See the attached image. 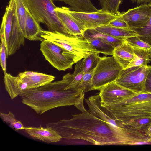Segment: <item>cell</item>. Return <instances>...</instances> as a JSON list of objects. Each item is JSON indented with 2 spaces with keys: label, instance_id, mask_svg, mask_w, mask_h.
Instances as JSON below:
<instances>
[{
  "label": "cell",
  "instance_id": "cell-33",
  "mask_svg": "<svg viewBox=\"0 0 151 151\" xmlns=\"http://www.w3.org/2000/svg\"><path fill=\"white\" fill-rule=\"evenodd\" d=\"M0 62V65L4 73H6V50L4 40L1 39Z\"/></svg>",
  "mask_w": 151,
  "mask_h": 151
},
{
  "label": "cell",
  "instance_id": "cell-37",
  "mask_svg": "<svg viewBox=\"0 0 151 151\" xmlns=\"http://www.w3.org/2000/svg\"><path fill=\"white\" fill-rule=\"evenodd\" d=\"M133 3H137V4L149 3L151 0H131Z\"/></svg>",
  "mask_w": 151,
  "mask_h": 151
},
{
  "label": "cell",
  "instance_id": "cell-28",
  "mask_svg": "<svg viewBox=\"0 0 151 151\" xmlns=\"http://www.w3.org/2000/svg\"><path fill=\"white\" fill-rule=\"evenodd\" d=\"M0 117L4 123L7 124L15 131L24 130L25 127L22 122L17 120L11 111H9L7 113L0 112Z\"/></svg>",
  "mask_w": 151,
  "mask_h": 151
},
{
  "label": "cell",
  "instance_id": "cell-6",
  "mask_svg": "<svg viewBox=\"0 0 151 151\" xmlns=\"http://www.w3.org/2000/svg\"><path fill=\"white\" fill-rule=\"evenodd\" d=\"M40 50L45 60L60 71L71 69L73 64L81 60L64 48L46 40L41 43Z\"/></svg>",
  "mask_w": 151,
  "mask_h": 151
},
{
  "label": "cell",
  "instance_id": "cell-18",
  "mask_svg": "<svg viewBox=\"0 0 151 151\" xmlns=\"http://www.w3.org/2000/svg\"><path fill=\"white\" fill-rule=\"evenodd\" d=\"M27 8L25 26V38L30 41H40L44 39L40 36L43 29Z\"/></svg>",
  "mask_w": 151,
  "mask_h": 151
},
{
  "label": "cell",
  "instance_id": "cell-31",
  "mask_svg": "<svg viewBox=\"0 0 151 151\" xmlns=\"http://www.w3.org/2000/svg\"><path fill=\"white\" fill-rule=\"evenodd\" d=\"M122 0H105L104 5L101 9L114 15L121 16V13L119 12V9Z\"/></svg>",
  "mask_w": 151,
  "mask_h": 151
},
{
  "label": "cell",
  "instance_id": "cell-10",
  "mask_svg": "<svg viewBox=\"0 0 151 151\" xmlns=\"http://www.w3.org/2000/svg\"><path fill=\"white\" fill-rule=\"evenodd\" d=\"M101 103L110 105L132 96L136 93L112 82L103 86L99 90Z\"/></svg>",
  "mask_w": 151,
  "mask_h": 151
},
{
  "label": "cell",
  "instance_id": "cell-30",
  "mask_svg": "<svg viewBox=\"0 0 151 151\" xmlns=\"http://www.w3.org/2000/svg\"><path fill=\"white\" fill-rule=\"evenodd\" d=\"M99 53L96 52L86 57L82 60H81L82 69L84 73L91 70L94 63L97 62L99 57Z\"/></svg>",
  "mask_w": 151,
  "mask_h": 151
},
{
  "label": "cell",
  "instance_id": "cell-26",
  "mask_svg": "<svg viewBox=\"0 0 151 151\" xmlns=\"http://www.w3.org/2000/svg\"><path fill=\"white\" fill-rule=\"evenodd\" d=\"M85 32L90 34L89 35L99 38L115 47L122 43L125 40L101 33L96 31L95 29H88Z\"/></svg>",
  "mask_w": 151,
  "mask_h": 151
},
{
  "label": "cell",
  "instance_id": "cell-19",
  "mask_svg": "<svg viewBox=\"0 0 151 151\" xmlns=\"http://www.w3.org/2000/svg\"><path fill=\"white\" fill-rule=\"evenodd\" d=\"M95 29L101 33L124 40L131 37L138 36L135 31L130 29L119 28L108 25L98 27Z\"/></svg>",
  "mask_w": 151,
  "mask_h": 151
},
{
  "label": "cell",
  "instance_id": "cell-1",
  "mask_svg": "<svg viewBox=\"0 0 151 151\" xmlns=\"http://www.w3.org/2000/svg\"><path fill=\"white\" fill-rule=\"evenodd\" d=\"M69 119L50 122L46 126L55 130L62 139H79L99 145H129L144 144L145 134L125 126H115L86 109Z\"/></svg>",
  "mask_w": 151,
  "mask_h": 151
},
{
  "label": "cell",
  "instance_id": "cell-38",
  "mask_svg": "<svg viewBox=\"0 0 151 151\" xmlns=\"http://www.w3.org/2000/svg\"><path fill=\"white\" fill-rule=\"evenodd\" d=\"M145 134L147 136L151 141V124L150 125L147 130L145 133Z\"/></svg>",
  "mask_w": 151,
  "mask_h": 151
},
{
  "label": "cell",
  "instance_id": "cell-8",
  "mask_svg": "<svg viewBox=\"0 0 151 151\" xmlns=\"http://www.w3.org/2000/svg\"><path fill=\"white\" fill-rule=\"evenodd\" d=\"M147 73V65L128 68L123 69L115 82L121 86L135 93L143 92Z\"/></svg>",
  "mask_w": 151,
  "mask_h": 151
},
{
  "label": "cell",
  "instance_id": "cell-21",
  "mask_svg": "<svg viewBox=\"0 0 151 151\" xmlns=\"http://www.w3.org/2000/svg\"><path fill=\"white\" fill-rule=\"evenodd\" d=\"M63 2L70 6V9L82 12H93L98 9L92 3L91 0H53Z\"/></svg>",
  "mask_w": 151,
  "mask_h": 151
},
{
  "label": "cell",
  "instance_id": "cell-24",
  "mask_svg": "<svg viewBox=\"0 0 151 151\" xmlns=\"http://www.w3.org/2000/svg\"><path fill=\"white\" fill-rule=\"evenodd\" d=\"M14 0L16 4L15 14L21 29L25 37L26 12L28 8L26 0Z\"/></svg>",
  "mask_w": 151,
  "mask_h": 151
},
{
  "label": "cell",
  "instance_id": "cell-34",
  "mask_svg": "<svg viewBox=\"0 0 151 151\" xmlns=\"http://www.w3.org/2000/svg\"><path fill=\"white\" fill-rule=\"evenodd\" d=\"M108 25L119 28L130 29L127 23L122 18L121 15L110 22Z\"/></svg>",
  "mask_w": 151,
  "mask_h": 151
},
{
  "label": "cell",
  "instance_id": "cell-17",
  "mask_svg": "<svg viewBox=\"0 0 151 151\" xmlns=\"http://www.w3.org/2000/svg\"><path fill=\"white\" fill-rule=\"evenodd\" d=\"M25 37L21 29L15 13L9 42L8 56L14 54L21 45L24 46Z\"/></svg>",
  "mask_w": 151,
  "mask_h": 151
},
{
  "label": "cell",
  "instance_id": "cell-27",
  "mask_svg": "<svg viewBox=\"0 0 151 151\" xmlns=\"http://www.w3.org/2000/svg\"><path fill=\"white\" fill-rule=\"evenodd\" d=\"M150 10V18L142 27L134 30L138 35V37L142 41L151 46V2L148 3Z\"/></svg>",
  "mask_w": 151,
  "mask_h": 151
},
{
  "label": "cell",
  "instance_id": "cell-4",
  "mask_svg": "<svg viewBox=\"0 0 151 151\" xmlns=\"http://www.w3.org/2000/svg\"><path fill=\"white\" fill-rule=\"evenodd\" d=\"M26 0L28 8L33 17L39 24H45L48 31L77 38L70 33L60 20L55 10L57 7L53 0Z\"/></svg>",
  "mask_w": 151,
  "mask_h": 151
},
{
  "label": "cell",
  "instance_id": "cell-35",
  "mask_svg": "<svg viewBox=\"0 0 151 151\" xmlns=\"http://www.w3.org/2000/svg\"><path fill=\"white\" fill-rule=\"evenodd\" d=\"M148 73L145 80L144 92L151 93V66L147 65Z\"/></svg>",
  "mask_w": 151,
  "mask_h": 151
},
{
  "label": "cell",
  "instance_id": "cell-20",
  "mask_svg": "<svg viewBox=\"0 0 151 151\" xmlns=\"http://www.w3.org/2000/svg\"><path fill=\"white\" fill-rule=\"evenodd\" d=\"M22 78L27 83L28 89H29L36 88L52 82L55 77L52 75L35 72L32 75Z\"/></svg>",
  "mask_w": 151,
  "mask_h": 151
},
{
  "label": "cell",
  "instance_id": "cell-7",
  "mask_svg": "<svg viewBox=\"0 0 151 151\" xmlns=\"http://www.w3.org/2000/svg\"><path fill=\"white\" fill-rule=\"evenodd\" d=\"M123 69L113 56L99 57L92 79L93 90H99L106 84L115 81Z\"/></svg>",
  "mask_w": 151,
  "mask_h": 151
},
{
  "label": "cell",
  "instance_id": "cell-16",
  "mask_svg": "<svg viewBox=\"0 0 151 151\" xmlns=\"http://www.w3.org/2000/svg\"><path fill=\"white\" fill-rule=\"evenodd\" d=\"M113 56L124 69L127 68L136 58L133 47L126 40L115 48Z\"/></svg>",
  "mask_w": 151,
  "mask_h": 151
},
{
  "label": "cell",
  "instance_id": "cell-25",
  "mask_svg": "<svg viewBox=\"0 0 151 151\" xmlns=\"http://www.w3.org/2000/svg\"><path fill=\"white\" fill-rule=\"evenodd\" d=\"M122 123L125 126L145 133L151 124V117L139 118Z\"/></svg>",
  "mask_w": 151,
  "mask_h": 151
},
{
  "label": "cell",
  "instance_id": "cell-3",
  "mask_svg": "<svg viewBox=\"0 0 151 151\" xmlns=\"http://www.w3.org/2000/svg\"><path fill=\"white\" fill-rule=\"evenodd\" d=\"M112 116L121 123L142 117H151V93L143 92L110 105L101 103Z\"/></svg>",
  "mask_w": 151,
  "mask_h": 151
},
{
  "label": "cell",
  "instance_id": "cell-32",
  "mask_svg": "<svg viewBox=\"0 0 151 151\" xmlns=\"http://www.w3.org/2000/svg\"><path fill=\"white\" fill-rule=\"evenodd\" d=\"M125 40L133 47L151 51V46L141 40L138 36L131 37Z\"/></svg>",
  "mask_w": 151,
  "mask_h": 151
},
{
  "label": "cell",
  "instance_id": "cell-2",
  "mask_svg": "<svg viewBox=\"0 0 151 151\" xmlns=\"http://www.w3.org/2000/svg\"><path fill=\"white\" fill-rule=\"evenodd\" d=\"M70 83L68 73L61 80L25 90L19 96L23 104L40 115L56 108L72 105L82 111L86 110L83 104L85 92L68 89Z\"/></svg>",
  "mask_w": 151,
  "mask_h": 151
},
{
  "label": "cell",
  "instance_id": "cell-11",
  "mask_svg": "<svg viewBox=\"0 0 151 151\" xmlns=\"http://www.w3.org/2000/svg\"><path fill=\"white\" fill-rule=\"evenodd\" d=\"M150 10L149 4L144 3L136 7L121 13V17L132 30L141 28L149 21Z\"/></svg>",
  "mask_w": 151,
  "mask_h": 151
},
{
  "label": "cell",
  "instance_id": "cell-23",
  "mask_svg": "<svg viewBox=\"0 0 151 151\" xmlns=\"http://www.w3.org/2000/svg\"><path fill=\"white\" fill-rule=\"evenodd\" d=\"M133 48L136 58L127 68L141 65H147V64L151 62V51L135 47Z\"/></svg>",
  "mask_w": 151,
  "mask_h": 151
},
{
  "label": "cell",
  "instance_id": "cell-5",
  "mask_svg": "<svg viewBox=\"0 0 151 151\" xmlns=\"http://www.w3.org/2000/svg\"><path fill=\"white\" fill-rule=\"evenodd\" d=\"M40 36L44 40L64 48L81 60L92 54L98 52L86 38L71 37L58 32L43 29L41 31Z\"/></svg>",
  "mask_w": 151,
  "mask_h": 151
},
{
  "label": "cell",
  "instance_id": "cell-14",
  "mask_svg": "<svg viewBox=\"0 0 151 151\" xmlns=\"http://www.w3.org/2000/svg\"><path fill=\"white\" fill-rule=\"evenodd\" d=\"M24 130L34 139L47 144L57 142L62 139L60 135L55 130L46 126V127H25Z\"/></svg>",
  "mask_w": 151,
  "mask_h": 151
},
{
  "label": "cell",
  "instance_id": "cell-22",
  "mask_svg": "<svg viewBox=\"0 0 151 151\" xmlns=\"http://www.w3.org/2000/svg\"><path fill=\"white\" fill-rule=\"evenodd\" d=\"M87 38L92 46L100 53L106 55H112L115 48L112 45L97 37L88 35L84 36V38Z\"/></svg>",
  "mask_w": 151,
  "mask_h": 151
},
{
  "label": "cell",
  "instance_id": "cell-12",
  "mask_svg": "<svg viewBox=\"0 0 151 151\" xmlns=\"http://www.w3.org/2000/svg\"><path fill=\"white\" fill-rule=\"evenodd\" d=\"M70 8L57 7L55 10L63 24L72 35L77 38H84L85 31L80 23L69 13Z\"/></svg>",
  "mask_w": 151,
  "mask_h": 151
},
{
  "label": "cell",
  "instance_id": "cell-39",
  "mask_svg": "<svg viewBox=\"0 0 151 151\" xmlns=\"http://www.w3.org/2000/svg\"><path fill=\"white\" fill-rule=\"evenodd\" d=\"M100 2V5L102 8L104 5L105 0H99Z\"/></svg>",
  "mask_w": 151,
  "mask_h": 151
},
{
  "label": "cell",
  "instance_id": "cell-15",
  "mask_svg": "<svg viewBox=\"0 0 151 151\" xmlns=\"http://www.w3.org/2000/svg\"><path fill=\"white\" fill-rule=\"evenodd\" d=\"M3 80L5 89L12 99L28 89L27 83L18 76H14L6 72L4 73Z\"/></svg>",
  "mask_w": 151,
  "mask_h": 151
},
{
  "label": "cell",
  "instance_id": "cell-29",
  "mask_svg": "<svg viewBox=\"0 0 151 151\" xmlns=\"http://www.w3.org/2000/svg\"><path fill=\"white\" fill-rule=\"evenodd\" d=\"M95 67L90 71L84 73L78 87V90H83L85 92L93 90L92 79Z\"/></svg>",
  "mask_w": 151,
  "mask_h": 151
},
{
  "label": "cell",
  "instance_id": "cell-13",
  "mask_svg": "<svg viewBox=\"0 0 151 151\" xmlns=\"http://www.w3.org/2000/svg\"><path fill=\"white\" fill-rule=\"evenodd\" d=\"M15 0H10L6 8L1 26L0 38L3 39L5 41L6 50V57L9 52V39L13 18L15 13Z\"/></svg>",
  "mask_w": 151,
  "mask_h": 151
},
{
  "label": "cell",
  "instance_id": "cell-36",
  "mask_svg": "<svg viewBox=\"0 0 151 151\" xmlns=\"http://www.w3.org/2000/svg\"><path fill=\"white\" fill-rule=\"evenodd\" d=\"M35 72L33 71H25L23 72L19 73L17 76L22 78H23L31 76Z\"/></svg>",
  "mask_w": 151,
  "mask_h": 151
},
{
  "label": "cell",
  "instance_id": "cell-9",
  "mask_svg": "<svg viewBox=\"0 0 151 151\" xmlns=\"http://www.w3.org/2000/svg\"><path fill=\"white\" fill-rule=\"evenodd\" d=\"M70 14L81 24L85 31L88 29L108 25L110 22L121 16H117L101 9L93 12H82L69 10Z\"/></svg>",
  "mask_w": 151,
  "mask_h": 151
}]
</instances>
